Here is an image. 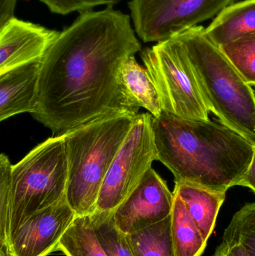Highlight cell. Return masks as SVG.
Instances as JSON below:
<instances>
[{
  "label": "cell",
  "instance_id": "7402d4cb",
  "mask_svg": "<svg viewBox=\"0 0 255 256\" xmlns=\"http://www.w3.org/2000/svg\"><path fill=\"white\" fill-rule=\"evenodd\" d=\"M12 168L4 154L0 156V238L4 236L12 203Z\"/></svg>",
  "mask_w": 255,
  "mask_h": 256
},
{
  "label": "cell",
  "instance_id": "5bb4252c",
  "mask_svg": "<svg viewBox=\"0 0 255 256\" xmlns=\"http://www.w3.org/2000/svg\"><path fill=\"white\" fill-rule=\"evenodd\" d=\"M173 194L182 200L204 240L208 242L214 232L226 194L213 192L185 183L175 184Z\"/></svg>",
  "mask_w": 255,
  "mask_h": 256
},
{
  "label": "cell",
  "instance_id": "e0dca14e",
  "mask_svg": "<svg viewBox=\"0 0 255 256\" xmlns=\"http://www.w3.org/2000/svg\"><path fill=\"white\" fill-rule=\"evenodd\" d=\"M172 216L126 234L134 256H175L171 232Z\"/></svg>",
  "mask_w": 255,
  "mask_h": 256
},
{
  "label": "cell",
  "instance_id": "2e32d148",
  "mask_svg": "<svg viewBox=\"0 0 255 256\" xmlns=\"http://www.w3.org/2000/svg\"><path fill=\"white\" fill-rule=\"evenodd\" d=\"M171 216V232L175 256H202L208 242L204 240L182 200L175 194Z\"/></svg>",
  "mask_w": 255,
  "mask_h": 256
},
{
  "label": "cell",
  "instance_id": "8fae6325",
  "mask_svg": "<svg viewBox=\"0 0 255 256\" xmlns=\"http://www.w3.org/2000/svg\"><path fill=\"white\" fill-rule=\"evenodd\" d=\"M59 32L16 18L0 27V74L41 61Z\"/></svg>",
  "mask_w": 255,
  "mask_h": 256
},
{
  "label": "cell",
  "instance_id": "d4e9b609",
  "mask_svg": "<svg viewBox=\"0 0 255 256\" xmlns=\"http://www.w3.org/2000/svg\"><path fill=\"white\" fill-rule=\"evenodd\" d=\"M16 2L17 0H0V27L14 18Z\"/></svg>",
  "mask_w": 255,
  "mask_h": 256
},
{
  "label": "cell",
  "instance_id": "44dd1931",
  "mask_svg": "<svg viewBox=\"0 0 255 256\" xmlns=\"http://www.w3.org/2000/svg\"><path fill=\"white\" fill-rule=\"evenodd\" d=\"M250 86H255V34L241 38L220 48Z\"/></svg>",
  "mask_w": 255,
  "mask_h": 256
},
{
  "label": "cell",
  "instance_id": "3957f363",
  "mask_svg": "<svg viewBox=\"0 0 255 256\" xmlns=\"http://www.w3.org/2000/svg\"><path fill=\"white\" fill-rule=\"evenodd\" d=\"M178 38L209 112L255 147V99L251 86L207 37L204 27L198 26Z\"/></svg>",
  "mask_w": 255,
  "mask_h": 256
},
{
  "label": "cell",
  "instance_id": "5b68a950",
  "mask_svg": "<svg viewBox=\"0 0 255 256\" xmlns=\"http://www.w3.org/2000/svg\"><path fill=\"white\" fill-rule=\"evenodd\" d=\"M68 164L64 136L51 137L12 168V203L0 248L31 216L66 197Z\"/></svg>",
  "mask_w": 255,
  "mask_h": 256
},
{
  "label": "cell",
  "instance_id": "6da1fadb",
  "mask_svg": "<svg viewBox=\"0 0 255 256\" xmlns=\"http://www.w3.org/2000/svg\"><path fill=\"white\" fill-rule=\"evenodd\" d=\"M141 49L129 15L113 6L81 13L42 58L34 118L56 137L110 114L139 115L120 74Z\"/></svg>",
  "mask_w": 255,
  "mask_h": 256
},
{
  "label": "cell",
  "instance_id": "52a82bcc",
  "mask_svg": "<svg viewBox=\"0 0 255 256\" xmlns=\"http://www.w3.org/2000/svg\"><path fill=\"white\" fill-rule=\"evenodd\" d=\"M153 116L139 114L115 156L100 190L96 210L112 213L157 160Z\"/></svg>",
  "mask_w": 255,
  "mask_h": 256
},
{
  "label": "cell",
  "instance_id": "7a4b0ae2",
  "mask_svg": "<svg viewBox=\"0 0 255 256\" xmlns=\"http://www.w3.org/2000/svg\"><path fill=\"white\" fill-rule=\"evenodd\" d=\"M157 160L175 183L226 194L247 172L255 146L222 124L185 120L163 111L152 120Z\"/></svg>",
  "mask_w": 255,
  "mask_h": 256
},
{
  "label": "cell",
  "instance_id": "ba28073f",
  "mask_svg": "<svg viewBox=\"0 0 255 256\" xmlns=\"http://www.w3.org/2000/svg\"><path fill=\"white\" fill-rule=\"evenodd\" d=\"M235 0H131L135 31L145 43L164 42L215 18Z\"/></svg>",
  "mask_w": 255,
  "mask_h": 256
},
{
  "label": "cell",
  "instance_id": "4fadbf2b",
  "mask_svg": "<svg viewBox=\"0 0 255 256\" xmlns=\"http://www.w3.org/2000/svg\"><path fill=\"white\" fill-rule=\"evenodd\" d=\"M205 32L218 48L255 34V0L231 4L214 18Z\"/></svg>",
  "mask_w": 255,
  "mask_h": 256
},
{
  "label": "cell",
  "instance_id": "d6986e66",
  "mask_svg": "<svg viewBox=\"0 0 255 256\" xmlns=\"http://www.w3.org/2000/svg\"><path fill=\"white\" fill-rule=\"evenodd\" d=\"M90 216L96 236L107 256H134L127 236L117 227L112 213L96 210Z\"/></svg>",
  "mask_w": 255,
  "mask_h": 256
},
{
  "label": "cell",
  "instance_id": "9c48e42d",
  "mask_svg": "<svg viewBox=\"0 0 255 256\" xmlns=\"http://www.w3.org/2000/svg\"><path fill=\"white\" fill-rule=\"evenodd\" d=\"M77 215L64 197L37 212L12 236L7 250L11 256H47L58 251L60 242Z\"/></svg>",
  "mask_w": 255,
  "mask_h": 256
},
{
  "label": "cell",
  "instance_id": "4316f807",
  "mask_svg": "<svg viewBox=\"0 0 255 256\" xmlns=\"http://www.w3.org/2000/svg\"><path fill=\"white\" fill-rule=\"evenodd\" d=\"M0 256H11L4 248H0Z\"/></svg>",
  "mask_w": 255,
  "mask_h": 256
},
{
  "label": "cell",
  "instance_id": "83f0119b",
  "mask_svg": "<svg viewBox=\"0 0 255 256\" xmlns=\"http://www.w3.org/2000/svg\"><path fill=\"white\" fill-rule=\"evenodd\" d=\"M253 88V93H254L255 99V86H251Z\"/></svg>",
  "mask_w": 255,
  "mask_h": 256
},
{
  "label": "cell",
  "instance_id": "7c38bea8",
  "mask_svg": "<svg viewBox=\"0 0 255 256\" xmlns=\"http://www.w3.org/2000/svg\"><path fill=\"white\" fill-rule=\"evenodd\" d=\"M41 61L0 74V121L25 112L33 114Z\"/></svg>",
  "mask_w": 255,
  "mask_h": 256
},
{
  "label": "cell",
  "instance_id": "ffe728a7",
  "mask_svg": "<svg viewBox=\"0 0 255 256\" xmlns=\"http://www.w3.org/2000/svg\"><path fill=\"white\" fill-rule=\"evenodd\" d=\"M223 242L241 246L249 256H255V203L245 204L235 214L224 231Z\"/></svg>",
  "mask_w": 255,
  "mask_h": 256
},
{
  "label": "cell",
  "instance_id": "484cf974",
  "mask_svg": "<svg viewBox=\"0 0 255 256\" xmlns=\"http://www.w3.org/2000/svg\"><path fill=\"white\" fill-rule=\"evenodd\" d=\"M238 186L249 188L255 194V147L250 166Z\"/></svg>",
  "mask_w": 255,
  "mask_h": 256
},
{
  "label": "cell",
  "instance_id": "603a6c76",
  "mask_svg": "<svg viewBox=\"0 0 255 256\" xmlns=\"http://www.w3.org/2000/svg\"><path fill=\"white\" fill-rule=\"evenodd\" d=\"M52 13L67 15L88 12L99 6H113L121 0H40Z\"/></svg>",
  "mask_w": 255,
  "mask_h": 256
},
{
  "label": "cell",
  "instance_id": "9a60e30c",
  "mask_svg": "<svg viewBox=\"0 0 255 256\" xmlns=\"http://www.w3.org/2000/svg\"><path fill=\"white\" fill-rule=\"evenodd\" d=\"M120 82L124 94L136 108L146 110L154 118L163 112L157 88L146 68L130 57L123 66Z\"/></svg>",
  "mask_w": 255,
  "mask_h": 256
},
{
  "label": "cell",
  "instance_id": "277c9868",
  "mask_svg": "<svg viewBox=\"0 0 255 256\" xmlns=\"http://www.w3.org/2000/svg\"><path fill=\"white\" fill-rule=\"evenodd\" d=\"M136 116L110 114L63 136L68 164L66 198L77 216L96 212L105 178Z\"/></svg>",
  "mask_w": 255,
  "mask_h": 256
},
{
  "label": "cell",
  "instance_id": "8992f818",
  "mask_svg": "<svg viewBox=\"0 0 255 256\" xmlns=\"http://www.w3.org/2000/svg\"><path fill=\"white\" fill-rule=\"evenodd\" d=\"M160 96L163 111L185 120H209L185 50L178 36L141 54Z\"/></svg>",
  "mask_w": 255,
  "mask_h": 256
},
{
  "label": "cell",
  "instance_id": "cb8c5ba5",
  "mask_svg": "<svg viewBox=\"0 0 255 256\" xmlns=\"http://www.w3.org/2000/svg\"><path fill=\"white\" fill-rule=\"evenodd\" d=\"M212 256H249L239 245L222 242Z\"/></svg>",
  "mask_w": 255,
  "mask_h": 256
},
{
  "label": "cell",
  "instance_id": "30bf717a",
  "mask_svg": "<svg viewBox=\"0 0 255 256\" xmlns=\"http://www.w3.org/2000/svg\"><path fill=\"white\" fill-rule=\"evenodd\" d=\"M173 203V192L151 168L112 216L117 227L128 234L169 218Z\"/></svg>",
  "mask_w": 255,
  "mask_h": 256
},
{
  "label": "cell",
  "instance_id": "ac0fdd59",
  "mask_svg": "<svg viewBox=\"0 0 255 256\" xmlns=\"http://www.w3.org/2000/svg\"><path fill=\"white\" fill-rule=\"evenodd\" d=\"M58 251L66 256H107L96 236L90 215L75 219L63 236Z\"/></svg>",
  "mask_w": 255,
  "mask_h": 256
}]
</instances>
